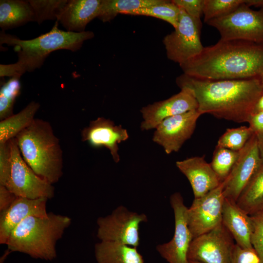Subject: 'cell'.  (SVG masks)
I'll return each mask as SVG.
<instances>
[{
  "label": "cell",
  "instance_id": "10",
  "mask_svg": "<svg viewBox=\"0 0 263 263\" xmlns=\"http://www.w3.org/2000/svg\"><path fill=\"white\" fill-rule=\"evenodd\" d=\"M235 244L222 223L209 232L193 239L188 260L201 263H230Z\"/></svg>",
  "mask_w": 263,
  "mask_h": 263
},
{
  "label": "cell",
  "instance_id": "7",
  "mask_svg": "<svg viewBox=\"0 0 263 263\" xmlns=\"http://www.w3.org/2000/svg\"><path fill=\"white\" fill-rule=\"evenodd\" d=\"M180 9L177 28L162 41L168 58L179 65L199 55L204 48L200 39L201 20Z\"/></svg>",
  "mask_w": 263,
  "mask_h": 263
},
{
  "label": "cell",
  "instance_id": "41",
  "mask_svg": "<svg viewBox=\"0 0 263 263\" xmlns=\"http://www.w3.org/2000/svg\"><path fill=\"white\" fill-rule=\"evenodd\" d=\"M257 215H260V216H263V211L261 213L258 214H257Z\"/></svg>",
  "mask_w": 263,
  "mask_h": 263
},
{
  "label": "cell",
  "instance_id": "35",
  "mask_svg": "<svg viewBox=\"0 0 263 263\" xmlns=\"http://www.w3.org/2000/svg\"><path fill=\"white\" fill-rule=\"evenodd\" d=\"M230 263H260L254 249L244 248L235 244Z\"/></svg>",
  "mask_w": 263,
  "mask_h": 263
},
{
  "label": "cell",
  "instance_id": "1",
  "mask_svg": "<svg viewBox=\"0 0 263 263\" xmlns=\"http://www.w3.org/2000/svg\"><path fill=\"white\" fill-rule=\"evenodd\" d=\"M181 89H188L202 114L237 123L247 122L263 94V79L208 80L183 74L176 79Z\"/></svg>",
  "mask_w": 263,
  "mask_h": 263
},
{
  "label": "cell",
  "instance_id": "22",
  "mask_svg": "<svg viewBox=\"0 0 263 263\" xmlns=\"http://www.w3.org/2000/svg\"><path fill=\"white\" fill-rule=\"evenodd\" d=\"M30 21H36V17L28 0H0V27L2 30L22 25Z\"/></svg>",
  "mask_w": 263,
  "mask_h": 263
},
{
  "label": "cell",
  "instance_id": "14",
  "mask_svg": "<svg viewBox=\"0 0 263 263\" xmlns=\"http://www.w3.org/2000/svg\"><path fill=\"white\" fill-rule=\"evenodd\" d=\"M201 115L196 110L166 118L154 129L152 141L167 154L178 151L193 134Z\"/></svg>",
  "mask_w": 263,
  "mask_h": 263
},
{
  "label": "cell",
  "instance_id": "31",
  "mask_svg": "<svg viewBox=\"0 0 263 263\" xmlns=\"http://www.w3.org/2000/svg\"><path fill=\"white\" fill-rule=\"evenodd\" d=\"M246 3L247 0H205L204 21L226 15Z\"/></svg>",
  "mask_w": 263,
  "mask_h": 263
},
{
  "label": "cell",
  "instance_id": "3",
  "mask_svg": "<svg viewBox=\"0 0 263 263\" xmlns=\"http://www.w3.org/2000/svg\"><path fill=\"white\" fill-rule=\"evenodd\" d=\"M58 24L56 20L49 32L29 40L20 39L3 31L1 32L0 44L13 46L18 53V60L13 64H0V77H20L27 72L40 68L52 52L62 49L76 51L85 40L94 37L92 31L74 32L60 30Z\"/></svg>",
  "mask_w": 263,
  "mask_h": 263
},
{
  "label": "cell",
  "instance_id": "28",
  "mask_svg": "<svg viewBox=\"0 0 263 263\" xmlns=\"http://www.w3.org/2000/svg\"><path fill=\"white\" fill-rule=\"evenodd\" d=\"M239 152L240 151L216 146L210 164L221 183L229 174L238 158Z\"/></svg>",
  "mask_w": 263,
  "mask_h": 263
},
{
  "label": "cell",
  "instance_id": "37",
  "mask_svg": "<svg viewBox=\"0 0 263 263\" xmlns=\"http://www.w3.org/2000/svg\"><path fill=\"white\" fill-rule=\"evenodd\" d=\"M247 122L255 134L263 132V112L252 114Z\"/></svg>",
  "mask_w": 263,
  "mask_h": 263
},
{
  "label": "cell",
  "instance_id": "12",
  "mask_svg": "<svg viewBox=\"0 0 263 263\" xmlns=\"http://www.w3.org/2000/svg\"><path fill=\"white\" fill-rule=\"evenodd\" d=\"M170 203L175 220L173 236L169 242L157 245L156 250L169 263H188V253L193 237L188 225V207L179 192L170 196Z\"/></svg>",
  "mask_w": 263,
  "mask_h": 263
},
{
  "label": "cell",
  "instance_id": "19",
  "mask_svg": "<svg viewBox=\"0 0 263 263\" xmlns=\"http://www.w3.org/2000/svg\"><path fill=\"white\" fill-rule=\"evenodd\" d=\"M102 1L67 0L56 20L67 31L84 32L87 25L98 17Z\"/></svg>",
  "mask_w": 263,
  "mask_h": 263
},
{
  "label": "cell",
  "instance_id": "32",
  "mask_svg": "<svg viewBox=\"0 0 263 263\" xmlns=\"http://www.w3.org/2000/svg\"><path fill=\"white\" fill-rule=\"evenodd\" d=\"M10 140L0 144V185L6 186L10 179L12 168Z\"/></svg>",
  "mask_w": 263,
  "mask_h": 263
},
{
  "label": "cell",
  "instance_id": "5",
  "mask_svg": "<svg viewBox=\"0 0 263 263\" xmlns=\"http://www.w3.org/2000/svg\"><path fill=\"white\" fill-rule=\"evenodd\" d=\"M71 224V219L68 216L53 212L46 217L30 216L12 231L6 245L11 252L52 261L56 257V242Z\"/></svg>",
  "mask_w": 263,
  "mask_h": 263
},
{
  "label": "cell",
  "instance_id": "9",
  "mask_svg": "<svg viewBox=\"0 0 263 263\" xmlns=\"http://www.w3.org/2000/svg\"><path fill=\"white\" fill-rule=\"evenodd\" d=\"M12 168L10 179L5 187L17 197L31 199L52 198L53 184L38 175L23 159L15 138L10 140Z\"/></svg>",
  "mask_w": 263,
  "mask_h": 263
},
{
  "label": "cell",
  "instance_id": "2",
  "mask_svg": "<svg viewBox=\"0 0 263 263\" xmlns=\"http://www.w3.org/2000/svg\"><path fill=\"white\" fill-rule=\"evenodd\" d=\"M179 66L183 74L200 79H263V43L220 39Z\"/></svg>",
  "mask_w": 263,
  "mask_h": 263
},
{
  "label": "cell",
  "instance_id": "17",
  "mask_svg": "<svg viewBox=\"0 0 263 263\" xmlns=\"http://www.w3.org/2000/svg\"><path fill=\"white\" fill-rule=\"evenodd\" d=\"M47 200L46 198L31 199L17 197L8 208L0 212V244H6L12 231L27 217L47 216Z\"/></svg>",
  "mask_w": 263,
  "mask_h": 263
},
{
  "label": "cell",
  "instance_id": "30",
  "mask_svg": "<svg viewBox=\"0 0 263 263\" xmlns=\"http://www.w3.org/2000/svg\"><path fill=\"white\" fill-rule=\"evenodd\" d=\"M39 24L48 19H56L67 0H29Z\"/></svg>",
  "mask_w": 263,
  "mask_h": 263
},
{
  "label": "cell",
  "instance_id": "15",
  "mask_svg": "<svg viewBox=\"0 0 263 263\" xmlns=\"http://www.w3.org/2000/svg\"><path fill=\"white\" fill-rule=\"evenodd\" d=\"M197 101L187 89H181L178 93L169 98L154 102L140 110L142 117L140 128L142 131L155 129L167 118L186 112L198 110Z\"/></svg>",
  "mask_w": 263,
  "mask_h": 263
},
{
  "label": "cell",
  "instance_id": "23",
  "mask_svg": "<svg viewBox=\"0 0 263 263\" xmlns=\"http://www.w3.org/2000/svg\"><path fill=\"white\" fill-rule=\"evenodd\" d=\"M236 202L250 216L263 211V164L244 188Z\"/></svg>",
  "mask_w": 263,
  "mask_h": 263
},
{
  "label": "cell",
  "instance_id": "34",
  "mask_svg": "<svg viewBox=\"0 0 263 263\" xmlns=\"http://www.w3.org/2000/svg\"><path fill=\"white\" fill-rule=\"evenodd\" d=\"M178 7L193 18L200 19L203 15L205 0H172Z\"/></svg>",
  "mask_w": 263,
  "mask_h": 263
},
{
  "label": "cell",
  "instance_id": "8",
  "mask_svg": "<svg viewBox=\"0 0 263 263\" xmlns=\"http://www.w3.org/2000/svg\"><path fill=\"white\" fill-rule=\"evenodd\" d=\"M148 221L144 213L130 211L121 206L97 220V237L101 241L116 242L137 247L140 244L139 227Z\"/></svg>",
  "mask_w": 263,
  "mask_h": 263
},
{
  "label": "cell",
  "instance_id": "40",
  "mask_svg": "<svg viewBox=\"0 0 263 263\" xmlns=\"http://www.w3.org/2000/svg\"><path fill=\"white\" fill-rule=\"evenodd\" d=\"M188 263H201L198 262H196V261H188Z\"/></svg>",
  "mask_w": 263,
  "mask_h": 263
},
{
  "label": "cell",
  "instance_id": "39",
  "mask_svg": "<svg viewBox=\"0 0 263 263\" xmlns=\"http://www.w3.org/2000/svg\"><path fill=\"white\" fill-rule=\"evenodd\" d=\"M263 112V94L258 100L254 111V113Z\"/></svg>",
  "mask_w": 263,
  "mask_h": 263
},
{
  "label": "cell",
  "instance_id": "26",
  "mask_svg": "<svg viewBox=\"0 0 263 263\" xmlns=\"http://www.w3.org/2000/svg\"><path fill=\"white\" fill-rule=\"evenodd\" d=\"M180 9L172 0H165L162 3L139 9L126 13V15L150 16L163 20L177 28Z\"/></svg>",
  "mask_w": 263,
  "mask_h": 263
},
{
  "label": "cell",
  "instance_id": "21",
  "mask_svg": "<svg viewBox=\"0 0 263 263\" xmlns=\"http://www.w3.org/2000/svg\"><path fill=\"white\" fill-rule=\"evenodd\" d=\"M137 247L116 242L100 241L95 244L97 263H144Z\"/></svg>",
  "mask_w": 263,
  "mask_h": 263
},
{
  "label": "cell",
  "instance_id": "27",
  "mask_svg": "<svg viewBox=\"0 0 263 263\" xmlns=\"http://www.w3.org/2000/svg\"><path fill=\"white\" fill-rule=\"evenodd\" d=\"M20 77H11L1 84L0 89V121L13 113L14 106L21 90Z\"/></svg>",
  "mask_w": 263,
  "mask_h": 263
},
{
  "label": "cell",
  "instance_id": "18",
  "mask_svg": "<svg viewBox=\"0 0 263 263\" xmlns=\"http://www.w3.org/2000/svg\"><path fill=\"white\" fill-rule=\"evenodd\" d=\"M176 166L187 177L194 198L201 197L221 184L218 177L202 156H194L176 162Z\"/></svg>",
  "mask_w": 263,
  "mask_h": 263
},
{
  "label": "cell",
  "instance_id": "20",
  "mask_svg": "<svg viewBox=\"0 0 263 263\" xmlns=\"http://www.w3.org/2000/svg\"><path fill=\"white\" fill-rule=\"evenodd\" d=\"M222 223L232 235L236 244L244 248L253 249L251 236L253 230L252 217L236 202L225 198Z\"/></svg>",
  "mask_w": 263,
  "mask_h": 263
},
{
  "label": "cell",
  "instance_id": "24",
  "mask_svg": "<svg viewBox=\"0 0 263 263\" xmlns=\"http://www.w3.org/2000/svg\"><path fill=\"white\" fill-rule=\"evenodd\" d=\"M40 107L35 101L30 102L23 109L16 114L0 121V144L4 143L16 136L28 127L35 119V115Z\"/></svg>",
  "mask_w": 263,
  "mask_h": 263
},
{
  "label": "cell",
  "instance_id": "38",
  "mask_svg": "<svg viewBox=\"0 0 263 263\" xmlns=\"http://www.w3.org/2000/svg\"><path fill=\"white\" fill-rule=\"evenodd\" d=\"M255 135L257 137L261 159L263 164V132Z\"/></svg>",
  "mask_w": 263,
  "mask_h": 263
},
{
  "label": "cell",
  "instance_id": "4",
  "mask_svg": "<svg viewBox=\"0 0 263 263\" xmlns=\"http://www.w3.org/2000/svg\"><path fill=\"white\" fill-rule=\"evenodd\" d=\"M15 138L23 159L38 175L52 184L59 181L63 174V152L49 122L35 118Z\"/></svg>",
  "mask_w": 263,
  "mask_h": 263
},
{
  "label": "cell",
  "instance_id": "6",
  "mask_svg": "<svg viewBox=\"0 0 263 263\" xmlns=\"http://www.w3.org/2000/svg\"><path fill=\"white\" fill-rule=\"evenodd\" d=\"M206 23L217 30L221 40L263 43V7L254 10L244 4L226 15Z\"/></svg>",
  "mask_w": 263,
  "mask_h": 263
},
{
  "label": "cell",
  "instance_id": "11",
  "mask_svg": "<svg viewBox=\"0 0 263 263\" xmlns=\"http://www.w3.org/2000/svg\"><path fill=\"white\" fill-rule=\"evenodd\" d=\"M224 200L222 183L205 195L194 198L187 212L188 225L193 239L222 223Z\"/></svg>",
  "mask_w": 263,
  "mask_h": 263
},
{
  "label": "cell",
  "instance_id": "33",
  "mask_svg": "<svg viewBox=\"0 0 263 263\" xmlns=\"http://www.w3.org/2000/svg\"><path fill=\"white\" fill-rule=\"evenodd\" d=\"M251 216L253 222L251 243L260 263H263V216L258 215Z\"/></svg>",
  "mask_w": 263,
  "mask_h": 263
},
{
  "label": "cell",
  "instance_id": "25",
  "mask_svg": "<svg viewBox=\"0 0 263 263\" xmlns=\"http://www.w3.org/2000/svg\"><path fill=\"white\" fill-rule=\"evenodd\" d=\"M165 0H102L99 15L102 21L109 22L118 14L126 13L139 9L162 3Z\"/></svg>",
  "mask_w": 263,
  "mask_h": 263
},
{
  "label": "cell",
  "instance_id": "16",
  "mask_svg": "<svg viewBox=\"0 0 263 263\" xmlns=\"http://www.w3.org/2000/svg\"><path fill=\"white\" fill-rule=\"evenodd\" d=\"M82 141L94 148L107 149L115 163L120 161L118 145L129 137L127 130L111 119L99 117L90 121L81 132Z\"/></svg>",
  "mask_w": 263,
  "mask_h": 263
},
{
  "label": "cell",
  "instance_id": "29",
  "mask_svg": "<svg viewBox=\"0 0 263 263\" xmlns=\"http://www.w3.org/2000/svg\"><path fill=\"white\" fill-rule=\"evenodd\" d=\"M249 127L227 129L219 138L216 146L239 151L253 134Z\"/></svg>",
  "mask_w": 263,
  "mask_h": 263
},
{
  "label": "cell",
  "instance_id": "36",
  "mask_svg": "<svg viewBox=\"0 0 263 263\" xmlns=\"http://www.w3.org/2000/svg\"><path fill=\"white\" fill-rule=\"evenodd\" d=\"M17 196L5 186L0 185V211L6 210L12 204Z\"/></svg>",
  "mask_w": 263,
  "mask_h": 263
},
{
  "label": "cell",
  "instance_id": "13",
  "mask_svg": "<svg viewBox=\"0 0 263 263\" xmlns=\"http://www.w3.org/2000/svg\"><path fill=\"white\" fill-rule=\"evenodd\" d=\"M262 164L257 137L254 133L240 151L229 174L222 182L225 198L236 202Z\"/></svg>",
  "mask_w": 263,
  "mask_h": 263
}]
</instances>
